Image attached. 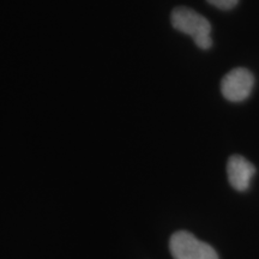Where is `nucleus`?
Returning <instances> with one entry per match:
<instances>
[{
    "label": "nucleus",
    "instance_id": "f257e3e1",
    "mask_svg": "<svg viewBox=\"0 0 259 259\" xmlns=\"http://www.w3.org/2000/svg\"><path fill=\"white\" fill-rule=\"evenodd\" d=\"M170 22L174 29L192 36L194 44L200 50H209L212 46L211 24L204 16L185 6H179L171 11Z\"/></svg>",
    "mask_w": 259,
    "mask_h": 259
},
{
    "label": "nucleus",
    "instance_id": "20e7f679",
    "mask_svg": "<svg viewBox=\"0 0 259 259\" xmlns=\"http://www.w3.org/2000/svg\"><path fill=\"white\" fill-rule=\"evenodd\" d=\"M255 174V167L241 155H233L227 163V176L232 187L244 192L250 187L251 179Z\"/></svg>",
    "mask_w": 259,
    "mask_h": 259
},
{
    "label": "nucleus",
    "instance_id": "39448f33",
    "mask_svg": "<svg viewBox=\"0 0 259 259\" xmlns=\"http://www.w3.org/2000/svg\"><path fill=\"white\" fill-rule=\"evenodd\" d=\"M210 5L215 6L220 10H231L235 8L239 0H206Z\"/></svg>",
    "mask_w": 259,
    "mask_h": 259
},
{
    "label": "nucleus",
    "instance_id": "f03ea898",
    "mask_svg": "<svg viewBox=\"0 0 259 259\" xmlns=\"http://www.w3.org/2000/svg\"><path fill=\"white\" fill-rule=\"evenodd\" d=\"M169 251L173 259H219L212 246L187 231H178L170 236Z\"/></svg>",
    "mask_w": 259,
    "mask_h": 259
},
{
    "label": "nucleus",
    "instance_id": "7ed1b4c3",
    "mask_svg": "<svg viewBox=\"0 0 259 259\" xmlns=\"http://www.w3.org/2000/svg\"><path fill=\"white\" fill-rule=\"evenodd\" d=\"M254 85V77L250 70L236 67L229 71L221 82V92L226 100L241 102L250 96Z\"/></svg>",
    "mask_w": 259,
    "mask_h": 259
}]
</instances>
